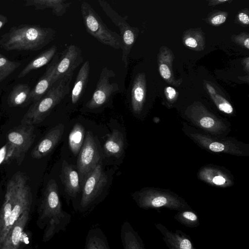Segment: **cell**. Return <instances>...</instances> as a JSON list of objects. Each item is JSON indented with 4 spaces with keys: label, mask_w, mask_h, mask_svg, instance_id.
I'll list each match as a JSON object with an SVG mask.
<instances>
[{
    "label": "cell",
    "mask_w": 249,
    "mask_h": 249,
    "mask_svg": "<svg viewBox=\"0 0 249 249\" xmlns=\"http://www.w3.org/2000/svg\"><path fill=\"white\" fill-rule=\"evenodd\" d=\"M84 249H110L107 238L100 228L94 227L89 230L86 237Z\"/></svg>",
    "instance_id": "obj_25"
},
{
    "label": "cell",
    "mask_w": 249,
    "mask_h": 249,
    "mask_svg": "<svg viewBox=\"0 0 249 249\" xmlns=\"http://www.w3.org/2000/svg\"><path fill=\"white\" fill-rule=\"evenodd\" d=\"M34 125L21 124L7 135V149L5 161L15 160L20 165L26 152L33 143L36 135Z\"/></svg>",
    "instance_id": "obj_7"
},
{
    "label": "cell",
    "mask_w": 249,
    "mask_h": 249,
    "mask_svg": "<svg viewBox=\"0 0 249 249\" xmlns=\"http://www.w3.org/2000/svg\"><path fill=\"white\" fill-rule=\"evenodd\" d=\"M72 77L73 75L66 76L54 83L48 92L30 107L22 118L21 124L34 125L43 121L69 94Z\"/></svg>",
    "instance_id": "obj_3"
},
{
    "label": "cell",
    "mask_w": 249,
    "mask_h": 249,
    "mask_svg": "<svg viewBox=\"0 0 249 249\" xmlns=\"http://www.w3.org/2000/svg\"><path fill=\"white\" fill-rule=\"evenodd\" d=\"M71 219V215L62 209L56 182L50 179L40 205V219L44 225H46L44 240L46 242L56 233L65 231Z\"/></svg>",
    "instance_id": "obj_1"
},
{
    "label": "cell",
    "mask_w": 249,
    "mask_h": 249,
    "mask_svg": "<svg viewBox=\"0 0 249 249\" xmlns=\"http://www.w3.org/2000/svg\"><path fill=\"white\" fill-rule=\"evenodd\" d=\"M238 20L243 24L248 25L249 23V16L244 12H240L238 16Z\"/></svg>",
    "instance_id": "obj_37"
},
{
    "label": "cell",
    "mask_w": 249,
    "mask_h": 249,
    "mask_svg": "<svg viewBox=\"0 0 249 249\" xmlns=\"http://www.w3.org/2000/svg\"><path fill=\"white\" fill-rule=\"evenodd\" d=\"M199 178L213 185L226 187L232 183L230 177L222 171L210 167H205L199 172Z\"/></svg>",
    "instance_id": "obj_21"
},
{
    "label": "cell",
    "mask_w": 249,
    "mask_h": 249,
    "mask_svg": "<svg viewBox=\"0 0 249 249\" xmlns=\"http://www.w3.org/2000/svg\"><path fill=\"white\" fill-rule=\"evenodd\" d=\"M98 3L107 16L120 30L123 41L122 60L124 67L127 68L128 56L138 36L139 30L136 27H131L106 1L99 0Z\"/></svg>",
    "instance_id": "obj_9"
},
{
    "label": "cell",
    "mask_w": 249,
    "mask_h": 249,
    "mask_svg": "<svg viewBox=\"0 0 249 249\" xmlns=\"http://www.w3.org/2000/svg\"><path fill=\"white\" fill-rule=\"evenodd\" d=\"M30 210H26L9 230L0 246V249H18Z\"/></svg>",
    "instance_id": "obj_18"
},
{
    "label": "cell",
    "mask_w": 249,
    "mask_h": 249,
    "mask_svg": "<svg viewBox=\"0 0 249 249\" xmlns=\"http://www.w3.org/2000/svg\"><path fill=\"white\" fill-rule=\"evenodd\" d=\"M57 47L53 45L40 53L22 70L18 75V78L25 76L31 71L40 68L50 62L57 53Z\"/></svg>",
    "instance_id": "obj_24"
},
{
    "label": "cell",
    "mask_w": 249,
    "mask_h": 249,
    "mask_svg": "<svg viewBox=\"0 0 249 249\" xmlns=\"http://www.w3.org/2000/svg\"><path fill=\"white\" fill-rule=\"evenodd\" d=\"M85 128L82 125L77 123L74 125L69 136V146L74 155H77L83 144Z\"/></svg>",
    "instance_id": "obj_28"
},
{
    "label": "cell",
    "mask_w": 249,
    "mask_h": 249,
    "mask_svg": "<svg viewBox=\"0 0 249 249\" xmlns=\"http://www.w3.org/2000/svg\"><path fill=\"white\" fill-rule=\"evenodd\" d=\"M13 198L14 204L7 223L0 235V246L9 230L21 214L30 210L32 203L31 189L26 177L21 173L15 174L7 183Z\"/></svg>",
    "instance_id": "obj_4"
},
{
    "label": "cell",
    "mask_w": 249,
    "mask_h": 249,
    "mask_svg": "<svg viewBox=\"0 0 249 249\" xmlns=\"http://www.w3.org/2000/svg\"><path fill=\"white\" fill-rule=\"evenodd\" d=\"M20 65V63L10 61L0 53V83Z\"/></svg>",
    "instance_id": "obj_30"
},
{
    "label": "cell",
    "mask_w": 249,
    "mask_h": 249,
    "mask_svg": "<svg viewBox=\"0 0 249 249\" xmlns=\"http://www.w3.org/2000/svg\"><path fill=\"white\" fill-rule=\"evenodd\" d=\"M114 71L107 67H104L100 73L96 88L90 100L85 105V108L94 110L107 105L113 97L120 91L116 82H110V79L114 77Z\"/></svg>",
    "instance_id": "obj_10"
},
{
    "label": "cell",
    "mask_w": 249,
    "mask_h": 249,
    "mask_svg": "<svg viewBox=\"0 0 249 249\" xmlns=\"http://www.w3.org/2000/svg\"><path fill=\"white\" fill-rule=\"evenodd\" d=\"M80 8L84 25L89 34L104 45L115 49H122L120 35L108 29L88 2L82 1Z\"/></svg>",
    "instance_id": "obj_6"
},
{
    "label": "cell",
    "mask_w": 249,
    "mask_h": 249,
    "mask_svg": "<svg viewBox=\"0 0 249 249\" xmlns=\"http://www.w3.org/2000/svg\"><path fill=\"white\" fill-rule=\"evenodd\" d=\"M228 1V0H213L211 1L210 2H212L211 4L215 5V4H218L220 3H224Z\"/></svg>",
    "instance_id": "obj_40"
},
{
    "label": "cell",
    "mask_w": 249,
    "mask_h": 249,
    "mask_svg": "<svg viewBox=\"0 0 249 249\" xmlns=\"http://www.w3.org/2000/svg\"><path fill=\"white\" fill-rule=\"evenodd\" d=\"M171 63L167 64L161 60L159 62V71L161 77L166 80H168L171 78L172 72L171 68Z\"/></svg>",
    "instance_id": "obj_33"
},
{
    "label": "cell",
    "mask_w": 249,
    "mask_h": 249,
    "mask_svg": "<svg viewBox=\"0 0 249 249\" xmlns=\"http://www.w3.org/2000/svg\"><path fill=\"white\" fill-rule=\"evenodd\" d=\"M64 128L63 124H59L51 128L33 149L32 157L40 159L48 155L60 141Z\"/></svg>",
    "instance_id": "obj_16"
},
{
    "label": "cell",
    "mask_w": 249,
    "mask_h": 249,
    "mask_svg": "<svg viewBox=\"0 0 249 249\" xmlns=\"http://www.w3.org/2000/svg\"><path fill=\"white\" fill-rule=\"evenodd\" d=\"M104 148L107 155L119 158L124 148V140L121 132L117 129L113 130L105 142Z\"/></svg>",
    "instance_id": "obj_26"
},
{
    "label": "cell",
    "mask_w": 249,
    "mask_h": 249,
    "mask_svg": "<svg viewBox=\"0 0 249 249\" xmlns=\"http://www.w3.org/2000/svg\"><path fill=\"white\" fill-rule=\"evenodd\" d=\"M210 96L220 111L227 114L232 113L233 111V107L226 99L216 92L213 94H211Z\"/></svg>",
    "instance_id": "obj_32"
},
{
    "label": "cell",
    "mask_w": 249,
    "mask_h": 249,
    "mask_svg": "<svg viewBox=\"0 0 249 249\" xmlns=\"http://www.w3.org/2000/svg\"><path fill=\"white\" fill-rule=\"evenodd\" d=\"M89 62L87 60L78 71L72 89L71 101L73 104L78 102L85 90L89 81Z\"/></svg>",
    "instance_id": "obj_22"
},
{
    "label": "cell",
    "mask_w": 249,
    "mask_h": 249,
    "mask_svg": "<svg viewBox=\"0 0 249 249\" xmlns=\"http://www.w3.org/2000/svg\"><path fill=\"white\" fill-rule=\"evenodd\" d=\"M206 88L210 95L213 94L216 92L215 89L209 84H206Z\"/></svg>",
    "instance_id": "obj_39"
},
{
    "label": "cell",
    "mask_w": 249,
    "mask_h": 249,
    "mask_svg": "<svg viewBox=\"0 0 249 249\" xmlns=\"http://www.w3.org/2000/svg\"><path fill=\"white\" fill-rule=\"evenodd\" d=\"M31 90L26 84H20L14 87L9 96V103L12 106L18 107L30 102Z\"/></svg>",
    "instance_id": "obj_27"
},
{
    "label": "cell",
    "mask_w": 249,
    "mask_h": 249,
    "mask_svg": "<svg viewBox=\"0 0 249 249\" xmlns=\"http://www.w3.org/2000/svg\"><path fill=\"white\" fill-rule=\"evenodd\" d=\"M7 21V18L2 15H0V29L6 23Z\"/></svg>",
    "instance_id": "obj_38"
},
{
    "label": "cell",
    "mask_w": 249,
    "mask_h": 249,
    "mask_svg": "<svg viewBox=\"0 0 249 249\" xmlns=\"http://www.w3.org/2000/svg\"><path fill=\"white\" fill-rule=\"evenodd\" d=\"M56 31L52 28L24 24L14 27L2 36L0 45L8 51H37L53 41Z\"/></svg>",
    "instance_id": "obj_2"
},
{
    "label": "cell",
    "mask_w": 249,
    "mask_h": 249,
    "mask_svg": "<svg viewBox=\"0 0 249 249\" xmlns=\"http://www.w3.org/2000/svg\"><path fill=\"white\" fill-rule=\"evenodd\" d=\"M227 16L223 14H217L214 15L210 19V22L213 25H218L225 22Z\"/></svg>",
    "instance_id": "obj_34"
},
{
    "label": "cell",
    "mask_w": 249,
    "mask_h": 249,
    "mask_svg": "<svg viewBox=\"0 0 249 249\" xmlns=\"http://www.w3.org/2000/svg\"><path fill=\"white\" fill-rule=\"evenodd\" d=\"M165 93L167 99L169 101L175 99L177 93L176 89L171 87H167L165 89Z\"/></svg>",
    "instance_id": "obj_36"
},
{
    "label": "cell",
    "mask_w": 249,
    "mask_h": 249,
    "mask_svg": "<svg viewBox=\"0 0 249 249\" xmlns=\"http://www.w3.org/2000/svg\"><path fill=\"white\" fill-rule=\"evenodd\" d=\"M156 229L162 235V238L168 249H196L191 237L180 230H170L160 223H155Z\"/></svg>",
    "instance_id": "obj_15"
},
{
    "label": "cell",
    "mask_w": 249,
    "mask_h": 249,
    "mask_svg": "<svg viewBox=\"0 0 249 249\" xmlns=\"http://www.w3.org/2000/svg\"><path fill=\"white\" fill-rule=\"evenodd\" d=\"M146 74L143 72H133L127 89V95L132 110L135 114L143 109L146 97Z\"/></svg>",
    "instance_id": "obj_12"
},
{
    "label": "cell",
    "mask_w": 249,
    "mask_h": 249,
    "mask_svg": "<svg viewBox=\"0 0 249 249\" xmlns=\"http://www.w3.org/2000/svg\"><path fill=\"white\" fill-rule=\"evenodd\" d=\"M61 178L68 196L75 198L80 191L79 175L73 166L65 160L62 163Z\"/></svg>",
    "instance_id": "obj_19"
},
{
    "label": "cell",
    "mask_w": 249,
    "mask_h": 249,
    "mask_svg": "<svg viewBox=\"0 0 249 249\" xmlns=\"http://www.w3.org/2000/svg\"><path fill=\"white\" fill-rule=\"evenodd\" d=\"M83 62L81 50L75 45H70L61 53L57 63L53 82L59 79L73 75L74 70Z\"/></svg>",
    "instance_id": "obj_11"
},
{
    "label": "cell",
    "mask_w": 249,
    "mask_h": 249,
    "mask_svg": "<svg viewBox=\"0 0 249 249\" xmlns=\"http://www.w3.org/2000/svg\"><path fill=\"white\" fill-rule=\"evenodd\" d=\"M137 205L144 210L165 208L179 211L192 209L184 199L177 195L161 189L146 188L132 195Z\"/></svg>",
    "instance_id": "obj_5"
},
{
    "label": "cell",
    "mask_w": 249,
    "mask_h": 249,
    "mask_svg": "<svg viewBox=\"0 0 249 249\" xmlns=\"http://www.w3.org/2000/svg\"><path fill=\"white\" fill-rule=\"evenodd\" d=\"M190 136L200 145L213 152L236 155L243 153L238 145L230 141L219 140L199 133H191Z\"/></svg>",
    "instance_id": "obj_14"
},
{
    "label": "cell",
    "mask_w": 249,
    "mask_h": 249,
    "mask_svg": "<svg viewBox=\"0 0 249 249\" xmlns=\"http://www.w3.org/2000/svg\"><path fill=\"white\" fill-rule=\"evenodd\" d=\"M174 218L181 225L188 228H196L200 225L198 216L192 209L178 211Z\"/></svg>",
    "instance_id": "obj_29"
},
{
    "label": "cell",
    "mask_w": 249,
    "mask_h": 249,
    "mask_svg": "<svg viewBox=\"0 0 249 249\" xmlns=\"http://www.w3.org/2000/svg\"><path fill=\"white\" fill-rule=\"evenodd\" d=\"M198 42L196 37L193 36H188L184 40V43L188 47L191 48H196L198 46Z\"/></svg>",
    "instance_id": "obj_35"
},
{
    "label": "cell",
    "mask_w": 249,
    "mask_h": 249,
    "mask_svg": "<svg viewBox=\"0 0 249 249\" xmlns=\"http://www.w3.org/2000/svg\"><path fill=\"white\" fill-rule=\"evenodd\" d=\"M120 237L124 249H145L141 236L127 220L121 226Z\"/></svg>",
    "instance_id": "obj_20"
},
{
    "label": "cell",
    "mask_w": 249,
    "mask_h": 249,
    "mask_svg": "<svg viewBox=\"0 0 249 249\" xmlns=\"http://www.w3.org/2000/svg\"><path fill=\"white\" fill-rule=\"evenodd\" d=\"M71 4V1L66 0H31L25 3L26 6H33L37 10L51 9L57 17L64 15Z\"/></svg>",
    "instance_id": "obj_23"
},
{
    "label": "cell",
    "mask_w": 249,
    "mask_h": 249,
    "mask_svg": "<svg viewBox=\"0 0 249 249\" xmlns=\"http://www.w3.org/2000/svg\"><path fill=\"white\" fill-rule=\"evenodd\" d=\"M196 121L201 127L209 131L217 130L221 126L220 122L210 115H201Z\"/></svg>",
    "instance_id": "obj_31"
},
{
    "label": "cell",
    "mask_w": 249,
    "mask_h": 249,
    "mask_svg": "<svg viewBox=\"0 0 249 249\" xmlns=\"http://www.w3.org/2000/svg\"><path fill=\"white\" fill-rule=\"evenodd\" d=\"M59 57V54L56 53L48 65L43 75L40 78L33 89L31 90L30 102L35 103L39 100L53 85L55 70Z\"/></svg>",
    "instance_id": "obj_17"
},
{
    "label": "cell",
    "mask_w": 249,
    "mask_h": 249,
    "mask_svg": "<svg viewBox=\"0 0 249 249\" xmlns=\"http://www.w3.org/2000/svg\"><path fill=\"white\" fill-rule=\"evenodd\" d=\"M78 154L77 168L84 178L97 165L99 160L97 145L90 131L87 133Z\"/></svg>",
    "instance_id": "obj_13"
},
{
    "label": "cell",
    "mask_w": 249,
    "mask_h": 249,
    "mask_svg": "<svg viewBox=\"0 0 249 249\" xmlns=\"http://www.w3.org/2000/svg\"><path fill=\"white\" fill-rule=\"evenodd\" d=\"M107 182V178L102 164L98 163L84 178L77 210L82 213L90 210L98 202Z\"/></svg>",
    "instance_id": "obj_8"
}]
</instances>
